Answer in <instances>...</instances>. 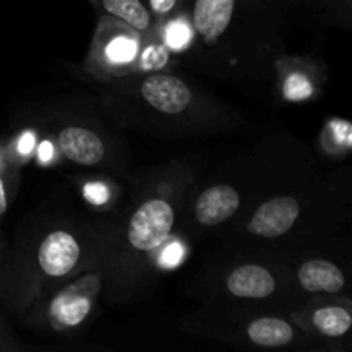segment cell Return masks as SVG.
<instances>
[{
  "mask_svg": "<svg viewBox=\"0 0 352 352\" xmlns=\"http://www.w3.org/2000/svg\"><path fill=\"white\" fill-rule=\"evenodd\" d=\"M189 174L157 175L126 215L105 226V291L110 299L133 298L150 280L162 248L172 237Z\"/></svg>",
  "mask_w": 352,
  "mask_h": 352,
  "instance_id": "6da1fadb",
  "label": "cell"
},
{
  "mask_svg": "<svg viewBox=\"0 0 352 352\" xmlns=\"http://www.w3.org/2000/svg\"><path fill=\"white\" fill-rule=\"evenodd\" d=\"M105 251V227L60 223L0 261V299L26 313L52 289L91 267Z\"/></svg>",
  "mask_w": 352,
  "mask_h": 352,
  "instance_id": "7a4b0ae2",
  "label": "cell"
},
{
  "mask_svg": "<svg viewBox=\"0 0 352 352\" xmlns=\"http://www.w3.org/2000/svg\"><path fill=\"white\" fill-rule=\"evenodd\" d=\"M105 291V251L102 256L67 282L52 289L28 309V318L54 333H69L81 329L95 313Z\"/></svg>",
  "mask_w": 352,
  "mask_h": 352,
  "instance_id": "3957f363",
  "label": "cell"
},
{
  "mask_svg": "<svg viewBox=\"0 0 352 352\" xmlns=\"http://www.w3.org/2000/svg\"><path fill=\"white\" fill-rule=\"evenodd\" d=\"M144 38L122 21L100 14L85 69L102 81H117L134 74Z\"/></svg>",
  "mask_w": 352,
  "mask_h": 352,
  "instance_id": "277c9868",
  "label": "cell"
},
{
  "mask_svg": "<svg viewBox=\"0 0 352 352\" xmlns=\"http://www.w3.org/2000/svg\"><path fill=\"white\" fill-rule=\"evenodd\" d=\"M138 98L164 119H195L201 98L189 82L174 74L148 72L138 81Z\"/></svg>",
  "mask_w": 352,
  "mask_h": 352,
  "instance_id": "5b68a950",
  "label": "cell"
},
{
  "mask_svg": "<svg viewBox=\"0 0 352 352\" xmlns=\"http://www.w3.org/2000/svg\"><path fill=\"white\" fill-rule=\"evenodd\" d=\"M292 322L306 333L329 340H344L352 329V308L349 299L316 301L308 308L291 315Z\"/></svg>",
  "mask_w": 352,
  "mask_h": 352,
  "instance_id": "8992f818",
  "label": "cell"
},
{
  "mask_svg": "<svg viewBox=\"0 0 352 352\" xmlns=\"http://www.w3.org/2000/svg\"><path fill=\"white\" fill-rule=\"evenodd\" d=\"M302 215L301 199L292 195H277L261 203L246 223V232L260 239H278L291 232Z\"/></svg>",
  "mask_w": 352,
  "mask_h": 352,
  "instance_id": "52a82bcc",
  "label": "cell"
},
{
  "mask_svg": "<svg viewBox=\"0 0 352 352\" xmlns=\"http://www.w3.org/2000/svg\"><path fill=\"white\" fill-rule=\"evenodd\" d=\"M57 148L64 158L82 167H96L105 164L107 143L96 131L79 124H69L58 129Z\"/></svg>",
  "mask_w": 352,
  "mask_h": 352,
  "instance_id": "ba28073f",
  "label": "cell"
},
{
  "mask_svg": "<svg viewBox=\"0 0 352 352\" xmlns=\"http://www.w3.org/2000/svg\"><path fill=\"white\" fill-rule=\"evenodd\" d=\"M239 191L230 184H213L203 189L192 205V217L201 227L222 226L241 208Z\"/></svg>",
  "mask_w": 352,
  "mask_h": 352,
  "instance_id": "9c48e42d",
  "label": "cell"
},
{
  "mask_svg": "<svg viewBox=\"0 0 352 352\" xmlns=\"http://www.w3.org/2000/svg\"><path fill=\"white\" fill-rule=\"evenodd\" d=\"M278 278L272 268L261 263H243L226 277V291L237 299L261 301L277 292Z\"/></svg>",
  "mask_w": 352,
  "mask_h": 352,
  "instance_id": "30bf717a",
  "label": "cell"
},
{
  "mask_svg": "<svg viewBox=\"0 0 352 352\" xmlns=\"http://www.w3.org/2000/svg\"><path fill=\"white\" fill-rule=\"evenodd\" d=\"M296 278H298L299 287L309 294L337 296L347 285L342 268L329 260L305 261L296 270Z\"/></svg>",
  "mask_w": 352,
  "mask_h": 352,
  "instance_id": "8fae6325",
  "label": "cell"
},
{
  "mask_svg": "<svg viewBox=\"0 0 352 352\" xmlns=\"http://www.w3.org/2000/svg\"><path fill=\"white\" fill-rule=\"evenodd\" d=\"M277 71L280 76V93L285 102H308L318 91L311 64L301 58H280L277 60Z\"/></svg>",
  "mask_w": 352,
  "mask_h": 352,
  "instance_id": "7c38bea8",
  "label": "cell"
},
{
  "mask_svg": "<svg viewBox=\"0 0 352 352\" xmlns=\"http://www.w3.org/2000/svg\"><path fill=\"white\" fill-rule=\"evenodd\" d=\"M244 336L253 346L263 349H280L299 339V330L291 322L277 316H260L248 323Z\"/></svg>",
  "mask_w": 352,
  "mask_h": 352,
  "instance_id": "4fadbf2b",
  "label": "cell"
},
{
  "mask_svg": "<svg viewBox=\"0 0 352 352\" xmlns=\"http://www.w3.org/2000/svg\"><path fill=\"white\" fill-rule=\"evenodd\" d=\"M93 6L100 14L122 21L143 36H150L157 26L146 0H95Z\"/></svg>",
  "mask_w": 352,
  "mask_h": 352,
  "instance_id": "5bb4252c",
  "label": "cell"
},
{
  "mask_svg": "<svg viewBox=\"0 0 352 352\" xmlns=\"http://www.w3.org/2000/svg\"><path fill=\"white\" fill-rule=\"evenodd\" d=\"M162 24L164 26V43L165 47L170 48L172 52H184L186 48H189L192 41V26L189 17L182 16H174L170 19L164 21Z\"/></svg>",
  "mask_w": 352,
  "mask_h": 352,
  "instance_id": "9a60e30c",
  "label": "cell"
},
{
  "mask_svg": "<svg viewBox=\"0 0 352 352\" xmlns=\"http://www.w3.org/2000/svg\"><path fill=\"white\" fill-rule=\"evenodd\" d=\"M14 177H16V172H14L10 160L0 155V219H3L9 210L14 192Z\"/></svg>",
  "mask_w": 352,
  "mask_h": 352,
  "instance_id": "2e32d148",
  "label": "cell"
},
{
  "mask_svg": "<svg viewBox=\"0 0 352 352\" xmlns=\"http://www.w3.org/2000/svg\"><path fill=\"white\" fill-rule=\"evenodd\" d=\"M146 2L155 19V24H158L177 16L188 0H146Z\"/></svg>",
  "mask_w": 352,
  "mask_h": 352,
  "instance_id": "e0dca14e",
  "label": "cell"
},
{
  "mask_svg": "<svg viewBox=\"0 0 352 352\" xmlns=\"http://www.w3.org/2000/svg\"><path fill=\"white\" fill-rule=\"evenodd\" d=\"M23 349L24 347L21 346L17 337L14 336L12 330L9 329L6 320H3L2 315H0V352H19Z\"/></svg>",
  "mask_w": 352,
  "mask_h": 352,
  "instance_id": "ac0fdd59",
  "label": "cell"
},
{
  "mask_svg": "<svg viewBox=\"0 0 352 352\" xmlns=\"http://www.w3.org/2000/svg\"><path fill=\"white\" fill-rule=\"evenodd\" d=\"M309 3L322 9H332L336 12L349 14L351 10V0H309Z\"/></svg>",
  "mask_w": 352,
  "mask_h": 352,
  "instance_id": "d6986e66",
  "label": "cell"
},
{
  "mask_svg": "<svg viewBox=\"0 0 352 352\" xmlns=\"http://www.w3.org/2000/svg\"><path fill=\"white\" fill-rule=\"evenodd\" d=\"M86 196L93 203H103L107 199V191H103L102 184H93L88 186V189H86Z\"/></svg>",
  "mask_w": 352,
  "mask_h": 352,
  "instance_id": "ffe728a7",
  "label": "cell"
},
{
  "mask_svg": "<svg viewBox=\"0 0 352 352\" xmlns=\"http://www.w3.org/2000/svg\"><path fill=\"white\" fill-rule=\"evenodd\" d=\"M3 254H6V246H3V241H2V234H0V261H2Z\"/></svg>",
  "mask_w": 352,
  "mask_h": 352,
  "instance_id": "44dd1931",
  "label": "cell"
},
{
  "mask_svg": "<svg viewBox=\"0 0 352 352\" xmlns=\"http://www.w3.org/2000/svg\"><path fill=\"white\" fill-rule=\"evenodd\" d=\"M88 2H91V3H93V2H95V0H88Z\"/></svg>",
  "mask_w": 352,
  "mask_h": 352,
  "instance_id": "7402d4cb",
  "label": "cell"
}]
</instances>
